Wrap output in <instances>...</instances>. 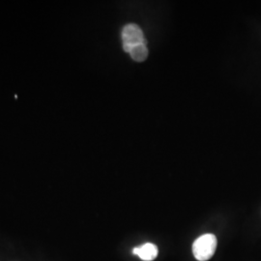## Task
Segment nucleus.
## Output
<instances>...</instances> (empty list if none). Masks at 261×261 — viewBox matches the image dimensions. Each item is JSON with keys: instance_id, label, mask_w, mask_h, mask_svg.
<instances>
[{"instance_id": "f257e3e1", "label": "nucleus", "mask_w": 261, "mask_h": 261, "mask_svg": "<svg viewBox=\"0 0 261 261\" xmlns=\"http://www.w3.org/2000/svg\"><path fill=\"white\" fill-rule=\"evenodd\" d=\"M217 249V238L213 234H204L198 237L193 245V252L198 261L209 260Z\"/></svg>"}, {"instance_id": "f03ea898", "label": "nucleus", "mask_w": 261, "mask_h": 261, "mask_svg": "<svg viewBox=\"0 0 261 261\" xmlns=\"http://www.w3.org/2000/svg\"><path fill=\"white\" fill-rule=\"evenodd\" d=\"M122 41L123 49L128 54H130L133 47L146 42L142 30L135 23H130L124 27L122 30Z\"/></svg>"}, {"instance_id": "7ed1b4c3", "label": "nucleus", "mask_w": 261, "mask_h": 261, "mask_svg": "<svg viewBox=\"0 0 261 261\" xmlns=\"http://www.w3.org/2000/svg\"><path fill=\"white\" fill-rule=\"evenodd\" d=\"M133 253L138 255L142 260L152 261L158 256V248L154 244L146 243L140 247L135 248Z\"/></svg>"}, {"instance_id": "20e7f679", "label": "nucleus", "mask_w": 261, "mask_h": 261, "mask_svg": "<svg viewBox=\"0 0 261 261\" xmlns=\"http://www.w3.org/2000/svg\"><path fill=\"white\" fill-rule=\"evenodd\" d=\"M130 56L135 61L142 62L148 56V49L146 47V42L143 44L138 45L130 49Z\"/></svg>"}]
</instances>
